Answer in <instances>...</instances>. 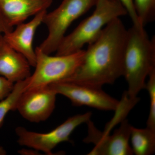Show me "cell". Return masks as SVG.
<instances>
[{"label": "cell", "mask_w": 155, "mask_h": 155, "mask_svg": "<svg viewBox=\"0 0 155 155\" xmlns=\"http://www.w3.org/2000/svg\"><path fill=\"white\" fill-rule=\"evenodd\" d=\"M127 32L120 18L108 23L84 50L83 60L76 71L61 81L98 88L113 84L124 75Z\"/></svg>", "instance_id": "1"}, {"label": "cell", "mask_w": 155, "mask_h": 155, "mask_svg": "<svg viewBox=\"0 0 155 155\" xmlns=\"http://www.w3.org/2000/svg\"><path fill=\"white\" fill-rule=\"evenodd\" d=\"M155 69V39H150L143 26L132 25L127 29L124 56V75L130 101L145 88L146 80Z\"/></svg>", "instance_id": "2"}, {"label": "cell", "mask_w": 155, "mask_h": 155, "mask_svg": "<svg viewBox=\"0 0 155 155\" xmlns=\"http://www.w3.org/2000/svg\"><path fill=\"white\" fill-rule=\"evenodd\" d=\"M95 10L71 33L66 35L56 51L57 55H66L82 50L94 41L107 24L116 18L127 15L118 0H97Z\"/></svg>", "instance_id": "3"}, {"label": "cell", "mask_w": 155, "mask_h": 155, "mask_svg": "<svg viewBox=\"0 0 155 155\" xmlns=\"http://www.w3.org/2000/svg\"><path fill=\"white\" fill-rule=\"evenodd\" d=\"M35 70L27 79L25 90L47 86L70 77L83 60L84 50L66 55L50 56L37 47Z\"/></svg>", "instance_id": "4"}, {"label": "cell", "mask_w": 155, "mask_h": 155, "mask_svg": "<svg viewBox=\"0 0 155 155\" xmlns=\"http://www.w3.org/2000/svg\"><path fill=\"white\" fill-rule=\"evenodd\" d=\"M97 0H63L58 8L47 13L43 23L46 25V38L37 47L43 52H56L72 22L94 7Z\"/></svg>", "instance_id": "5"}, {"label": "cell", "mask_w": 155, "mask_h": 155, "mask_svg": "<svg viewBox=\"0 0 155 155\" xmlns=\"http://www.w3.org/2000/svg\"><path fill=\"white\" fill-rule=\"evenodd\" d=\"M91 115V112H87L72 116L45 133L34 132L19 126L15 129L17 142L20 145L43 152L46 154L53 155L52 150L59 143L70 141L69 137L72 132L79 125L90 120Z\"/></svg>", "instance_id": "6"}, {"label": "cell", "mask_w": 155, "mask_h": 155, "mask_svg": "<svg viewBox=\"0 0 155 155\" xmlns=\"http://www.w3.org/2000/svg\"><path fill=\"white\" fill-rule=\"evenodd\" d=\"M87 136L83 140L85 143H92L94 147L88 155H131L133 154L129 144L132 125L128 120H123L120 127L112 135L99 130L90 120L87 122Z\"/></svg>", "instance_id": "7"}, {"label": "cell", "mask_w": 155, "mask_h": 155, "mask_svg": "<svg viewBox=\"0 0 155 155\" xmlns=\"http://www.w3.org/2000/svg\"><path fill=\"white\" fill-rule=\"evenodd\" d=\"M57 94L67 97L74 106H86L104 110H117L121 101L102 90L76 84L59 81L50 84Z\"/></svg>", "instance_id": "8"}, {"label": "cell", "mask_w": 155, "mask_h": 155, "mask_svg": "<svg viewBox=\"0 0 155 155\" xmlns=\"http://www.w3.org/2000/svg\"><path fill=\"white\" fill-rule=\"evenodd\" d=\"M57 95L49 85L27 90L19 97L16 110L29 122H43L54 110Z\"/></svg>", "instance_id": "9"}, {"label": "cell", "mask_w": 155, "mask_h": 155, "mask_svg": "<svg viewBox=\"0 0 155 155\" xmlns=\"http://www.w3.org/2000/svg\"><path fill=\"white\" fill-rule=\"evenodd\" d=\"M47 11H42L34 16L27 22H22L15 29L3 34L4 38L10 46L24 56L31 67L36 64V54L33 48V40L37 28L43 23Z\"/></svg>", "instance_id": "10"}, {"label": "cell", "mask_w": 155, "mask_h": 155, "mask_svg": "<svg viewBox=\"0 0 155 155\" xmlns=\"http://www.w3.org/2000/svg\"><path fill=\"white\" fill-rule=\"evenodd\" d=\"M53 0H0V15L11 27L47 11Z\"/></svg>", "instance_id": "11"}, {"label": "cell", "mask_w": 155, "mask_h": 155, "mask_svg": "<svg viewBox=\"0 0 155 155\" xmlns=\"http://www.w3.org/2000/svg\"><path fill=\"white\" fill-rule=\"evenodd\" d=\"M30 66L26 58L13 48L0 35V76L15 83L31 75Z\"/></svg>", "instance_id": "12"}, {"label": "cell", "mask_w": 155, "mask_h": 155, "mask_svg": "<svg viewBox=\"0 0 155 155\" xmlns=\"http://www.w3.org/2000/svg\"><path fill=\"white\" fill-rule=\"evenodd\" d=\"M133 154H152L155 151V131L146 128H135L132 126L130 138Z\"/></svg>", "instance_id": "13"}, {"label": "cell", "mask_w": 155, "mask_h": 155, "mask_svg": "<svg viewBox=\"0 0 155 155\" xmlns=\"http://www.w3.org/2000/svg\"><path fill=\"white\" fill-rule=\"evenodd\" d=\"M27 83V78L16 82L11 93L4 99L0 101V127L8 112L16 110L19 97L25 91Z\"/></svg>", "instance_id": "14"}, {"label": "cell", "mask_w": 155, "mask_h": 155, "mask_svg": "<svg viewBox=\"0 0 155 155\" xmlns=\"http://www.w3.org/2000/svg\"><path fill=\"white\" fill-rule=\"evenodd\" d=\"M140 23L144 26L155 18V0H134Z\"/></svg>", "instance_id": "15"}, {"label": "cell", "mask_w": 155, "mask_h": 155, "mask_svg": "<svg viewBox=\"0 0 155 155\" xmlns=\"http://www.w3.org/2000/svg\"><path fill=\"white\" fill-rule=\"evenodd\" d=\"M145 88L149 94L150 107L148 118L147 122V127L155 131V69L150 73Z\"/></svg>", "instance_id": "16"}, {"label": "cell", "mask_w": 155, "mask_h": 155, "mask_svg": "<svg viewBox=\"0 0 155 155\" xmlns=\"http://www.w3.org/2000/svg\"><path fill=\"white\" fill-rule=\"evenodd\" d=\"M126 9L127 14L130 16L133 25L137 26H143L140 23L134 7V0H118ZM144 27V26H143Z\"/></svg>", "instance_id": "17"}, {"label": "cell", "mask_w": 155, "mask_h": 155, "mask_svg": "<svg viewBox=\"0 0 155 155\" xmlns=\"http://www.w3.org/2000/svg\"><path fill=\"white\" fill-rule=\"evenodd\" d=\"M15 83L0 76V101L6 97L14 89Z\"/></svg>", "instance_id": "18"}, {"label": "cell", "mask_w": 155, "mask_h": 155, "mask_svg": "<svg viewBox=\"0 0 155 155\" xmlns=\"http://www.w3.org/2000/svg\"><path fill=\"white\" fill-rule=\"evenodd\" d=\"M13 29L14 28L8 25L0 15V35L8 33L13 30Z\"/></svg>", "instance_id": "19"}, {"label": "cell", "mask_w": 155, "mask_h": 155, "mask_svg": "<svg viewBox=\"0 0 155 155\" xmlns=\"http://www.w3.org/2000/svg\"><path fill=\"white\" fill-rule=\"evenodd\" d=\"M28 149H22L19 150L18 151V153L22 155H40L39 152L34 149L29 148Z\"/></svg>", "instance_id": "20"}, {"label": "cell", "mask_w": 155, "mask_h": 155, "mask_svg": "<svg viewBox=\"0 0 155 155\" xmlns=\"http://www.w3.org/2000/svg\"><path fill=\"white\" fill-rule=\"evenodd\" d=\"M7 153L5 150L2 147H0V155H5Z\"/></svg>", "instance_id": "21"}]
</instances>
